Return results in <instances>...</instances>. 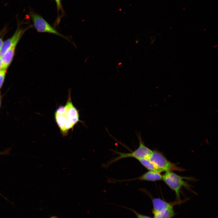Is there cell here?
<instances>
[{
	"label": "cell",
	"mask_w": 218,
	"mask_h": 218,
	"mask_svg": "<svg viewBox=\"0 0 218 218\" xmlns=\"http://www.w3.org/2000/svg\"><path fill=\"white\" fill-rule=\"evenodd\" d=\"M133 211L135 214L137 218H152L148 216L140 214L134 210H133Z\"/></svg>",
	"instance_id": "15"
},
{
	"label": "cell",
	"mask_w": 218,
	"mask_h": 218,
	"mask_svg": "<svg viewBox=\"0 0 218 218\" xmlns=\"http://www.w3.org/2000/svg\"><path fill=\"white\" fill-rule=\"evenodd\" d=\"M148 159L161 172L177 171H182L184 170L177 166L168 160L161 153L156 151L153 152Z\"/></svg>",
	"instance_id": "4"
},
{
	"label": "cell",
	"mask_w": 218,
	"mask_h": 218,
	"mask_svg": "<svg viewBox=\"0 0 218 218\" xmlns=\"http://www.w3.org/2000/svg\"><path fill=\"white\" fill-rule=\"evenodd\" d=\"M17 44L15 43L10 47L2 57V70H6L10 64L13 59Z\"/></svg>",
	"instance_id": "7"
},
{
	"label": "cell",
	"mask_w": 218,
	"mask_h": 218,
	"mask_svg": "<svg viewBox=\"0 0 218 218\" xmlns=\"http://www.w3.org/2000/svg\"><path fill=\"white\" fill-rule=\"evenodd\" d=\"M1 99H0V107L1 106Z\"/></svg>",
	"instance_id": "19"
},
{
	"label": "cell",
	"mask_w": 218,
	"mask_h": 218,
	"mask_svg": "<svg viewBox=\"0 0 218 218\" xmlns=\"http://www.w3.org/2000/svg\"><path fill=\"white\" fill-rule=\"evenodd\" d=\"M6 73V70H0V89L4 82Z\"/></svg>",
	"instance_id": "12"
},
{
	"label": "cell",
	"mask_w": 218,
	"mask_h": 218,
	"mask_svg": "<svg viewBox=\"0 0 218 218\" xmlns=\"http://www.w3.org/2000/svg\"><path fill=\"white\" fill-rule=\"evenodd\" d=\"M140 163L149 171H152L159 173L161 172L147 158H140L137 160Z\"/></svg>",
	"instance_id": "11"
},
{
	"label": "cell",
	"mask_w": 218,
	"mask_h": 218,
	"mask_svg": "<svg viewBox=\"0 0 218 218\" xmlns=\"http://www.w3.org/2000/svg\"><path fill=\"white\" fill-rule=\"evenodd\" d=\"M3 43V41L2 39L0 38V50L2 47Z\"/></svg>",
	"instance_id": "16"
},
{
	"label": "cell",
	"mask_w": 218,
	"mask_h": 218,
	"mask_svg": "<svg viewBox=\"0 0 218 218\" xmlns=\"http://www.w3.org/2000/svg\"><path fill=\"white\" fill-rule=\"evenodd\" d=\"M152 202L154 214L157 213L172 206L170 204L160 198H154L152 200Z\"/></svg>",
	"instance_id": "8"
},
{
	"label": "cell",
	"mask_w": 218,
	"mask_h": 218,
	"mask_svg": "<svg viewBox=\"0 0 218 218\" xmlns=\"http://www.w3.org/2000/svg\"><path fill=\"white\" fill-rule=\"evenodd\" d=\"M174 213L172 206L160 212L154 214V218H171Z\"/></svg>",
	"instance_id": "10"
},
{
	"label": "cell",
	"mask_w": 218,
	"mask_h": 218,
	"mask_svg": "<svg viewBox=\"0 0 218 218\" xmlns=\"http://www.w3.org/2000/svg\"><path fill=\"white\" fill-rule=\"evenodd\" d=\"M68 99L64 106H60L55 112L61 114L65 121L64 128L74 126L78 122H82L79 118L78 111L74 106L71 97V90H69Z\"/></svg>",
	"instance_id": "1"
},
{
	"label": "cell",
	"mask_w": 218,
	"mask_h": 218,
	"mask_svg": "<svg viewBox=\"0 0 218 218\" xmlns=\"http://www.w3.org/2000/svg\"><path fill=\"white\" fill-rule=\"evenodd\" d=\"M26 29L21 28L19 25L14 34L10 38L7 39L3 43L0 50V57H2L7 50L15 43H18Z\"/></svg>",
	"instance_id": "6"
},
{
	"label": "cell",
	"mask_w": 218,
	"mask_h": 218,
	"mask_svg": "<svg viewBox=\"0 0 218 218\" xmlns=\"http://www.w3.org/2000/svg\"><path fill=\"white\" fill-rule=\"evenodd\" d=\"M2 68V57H0V70Z\"/></svg>",
	"instance_id": "17"
},
{
	"label": "cell",
	"mask_w": 218,
	"mask_h": 218,
	"mask_svg": "<svg viewBox=\"0 0 218 218\" xmlns=\"http://www.w3.org/2000/svg\"><path fill=\"white\" fill-rule=\"evenodd\" d=\"M50 218H58V217L55 216H53L51 217Z\"/></svg>",
	"instance_id": "18"
},
{
	"label": "cell",
	"mask_w": 218,
	"mask_h": 218,
	"mask_svg": "<svg viewBox=\"0 0 218 218\" xmlns=\"http://www.w3.org/2000/svg\"><path fill=\"white\" fill-rule=\"evenodd\" d=\"M137 135L139 142V146L137 149L130 153L118 152V156L111 160L110 162L111 164L126 158L133 157L138 160L143 158L148 159L150 157L153 151L145 145L142 140L140 133H137Z\"/></svg>",
	"instance_id": "5"
},
{
	"label": "cell",
	"mask_w": 218,
	"mask_h": 218,
	"mask_svg": "<svg viewBox=\"0 0 218 218\" xmlns=\"http://www.w3.org/2000/svg\"><path fill=\"white\" fill-rule=\"evenodd\" d=\"M11 151V148H6L4 151L0 152V155H9Z\"/></svg>",
	"instance_id": "14"
},
{
	"label": "cell",
	"mask_w": 218,
	"mask_h": 218,
	"mask_svg": "<svg viewBox=\"0 0 218 218\" xmlns=\"http://www.w3.org/2000/svg\"><path fill=\"white\" fill-rule=\"evenodd\" d=\"M189 178L178 175L172 171L166 172L162 176V180L172 190L174 191L177 199L179 200L180 190L182 187H187L189 185L185 180Z\"/></svg>",
	"instance_id": "3"
},
{
	"label": "cell",
	"mask_w": 218,
	"mask_h": 218,
	"mask_svg": "<svg viewBox=\"0 0 218 218\" xmlns=\"http://www.w3.org/2000/svg\"><path fill=\"white\" fill-rule=\"evenodd\" d=\"M0 194L1 195V194Z\"/></svg>",
	"instance_id": "20"
},
{
	"label": "cell",
	"mask_w": 218,
	"mask_h": 218,
	"mask_svg": "<svg viewBox=\"0 0 218 218\" xmlns=\"http://www.w3.org/2000/svg\"><path fill=\"white\" fill-rule=\"evenodd\" d=\"M28 14L33 21L34 27L38 32L54 34L62 37L73 44L68 37L59 32L41 15L34 12L30 8H29Z\"/></svg>",
	"instance_id": "2"
},
{
	"label": "cell",
	"mask_w": 218,
	"mask_h": 218,
	"mask_svg": "<svg viewBox=\"0 0 218 218\" xmlns=\"http://www.w3.org/2000/svg\"><path fill=\"white\" fill-rule=\"evenodd\" d=\"M136 179L140 180L154 181L162 180V176L160 173L149 171Z\"/></svg>",
	"instance_id": "9"
},
{
	"label": "cell",
	"mask_w": 218,
	"mask_h": 218,
	"mask_svg": "<svg viewBox=\"0 0 218 218\" xmlns=\"http://www.w3.org/2000/svg\"><path fill=\"white\" fill-rule=\"evenodd\" d=\"M56 2L57 9V11L59 16V11L64 12L63 8L61 3V0H55Z\"/></svg>",
	"instance_id": "13"
}]
</instances>
